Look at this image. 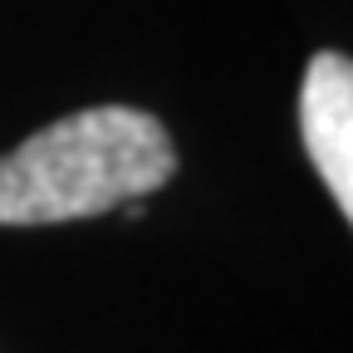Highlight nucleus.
<instances>
[{
  "label": "nucleus",
  "mask_w": 353,
  "mask_h": 353,
  "mask_svg": "<svg viewBox=\"0 0 353 353\" xmlns=\"http://www.w3.org/2000/svg\"><path fill=\"white\" fill-rule=\"evenodd\" d=\"M176 172L167 128L143 108H79L0 152V226H59L143 201Z\"/></svg>",
  "instance_id": "1"
},
{
  "label": "nucleus",
  "mask_w": 353,
  "mask_h": 353,
  "mask_svg": "<svg viewBox=\"0 0 353 353\" xmlns=\"http://www.w3.org/2000/svg\"><path fill=\"white\" fill-rule=\"evenodd\" d=\"M304 152L334 192L339 211L353 216V64L339 50H319L299 83Z\"/></svg>",
  "instance_id": "2"
}]
</instances>
